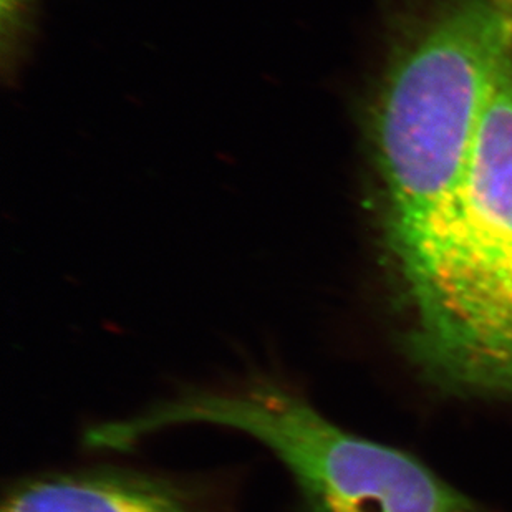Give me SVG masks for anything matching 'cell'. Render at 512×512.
<instances>
[{
    "instance_id": "obj_5",
    "label": "cell",
    "mask_w": 512,
    "mask_h": 512,
    "mask_svg": "<svg viewBox=\"0 0 512 512\" xmlns=\"http://www.w3.org/2000/svg\"><path fill=\"white\" fill-rule=\"evenodd\" d=\"M22 0H2V14H4V20H7L12 12L15 14V10L19 9V5Z\"/></svg>"
},
{
    "instance_id": "obj_1",
    "label": "cell",
    "mask_w": 512,
    "mask_h": 512,
    "mask_svg": "<svg viewBox=\"0 0 512 512\" xmlns=\"http://www.w3.org/2000/svg\"><path fill=\"white\" fill-rule=\"evenodd\" d=\"M511 58L509 20L484 0H466L426 30L383 85L373 131L400 334L440 289L479 126Z\"/></svg>"
},
{
    "instance_id": "obj_4",
    "label": "cell",
    "mask_w": 512,
    "mask_h": 512,
    "mask_svg": "<svg viewBox=\"0 0 512 512\" xmlns=\"http://www.w3.org/2000/svg\"><path fill=\"white\" fill-rule=\"evenodd\" d=\"M2 512H198L171 481L130 469L92 468L22 479Z\"/></svg>"
},
{
    "instance_id": "obj_2",
    "label": "cell",
    "mask_w": 512,
    "mask_h": 512,
    "mask_svg": "<svg viewBox=\"0 0 512 512\" xmlns=\"http://www.w3.org/2000/svg\"><path fill=\"white\" fill-rule=\"evenodd\" d=\"M398 348L438 392L512 401V58L479 126L440 289Z\"/></svg>"
},
{
    "instance_id": "obj_3",
    "label": "cell",
    "mask_w": 512,
    "mask_h": 512,
    "mask_svg": "<svg viewBox=\"0 0 512 512\" xmlns=\"http://www.w3.org/2000/svg\"><path fill=\"white\" fill-rule=\"evenodd\" d=\"M179 425L241 431L281 459L309 512H489L415 456L348 433L309 401L272 382L186 392L125 420L92 426V450L128 451Z\"/></svg>"
}]
</instances>
